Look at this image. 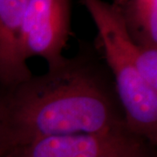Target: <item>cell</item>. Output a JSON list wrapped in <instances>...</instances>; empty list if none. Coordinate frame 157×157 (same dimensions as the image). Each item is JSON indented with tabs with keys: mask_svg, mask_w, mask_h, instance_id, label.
Returning a JSON list of instances; mask_svg holds the SVG:
<instances>
[{
	"mask_svg": "<svg viewBox=\"0 0 157 157\" xmlns=\"http://www.w3.org/2000/svg\"><path fill=\"white\" fill-rule=\"evenodd\" d=\"M5 88L0 95V157L47 136L127 128L116 93L98 65L84 56L66 58L44 74Z\"/></svg>",
	"mask_w": 157,
	"mask_h": 157,
	"instance_id": "obj_1",
	"label": "cell"
},
{
	"mask_svg": "<svg viewBox=\"0 0 157 157\" xmlns=\"http://www.w3.org/2000/svg\"><path fill=\"white\" fill-rule=\"evenodd\" d=\"M98 31L115 93L129 131L157 140V47L139 45L130 34L119 0H81Z\"/></svg>",
	"mask_w": 157,
	"mask_h": 157,
	"instance_id": "obj_2",
	"label": "cell"
},
{
	"mask_svg": "<svg viewBox=\"0 0 157 157\" xmlns=\"http://www.w3.org/2000/svg\"><path fill=\"white\" fill-rule=\"evenodd\" d=\"M71 31V0H28L18 36L24 61L39 56L54 67L65 60L62 52Z\"/></svg>",
	"mask_w": 157,
	"mask_h": 157,
	"instance_id": "obj_3",
	"label": "cell"
},
{
	"mask_svg": "<svg viewBox=\"0 0 157 157\" xmlns=\"http://www.w3.org/2000/svg\"><path fill=\"white\" fill-rule=\"evenodd\" d=\"M144 147L127 128L101 134L47 136L17 147L3 157H129Z\"/></svg>",
	"mask_w": 157,
	"mask_h": 157,
	"instance_id": "obj_4",
	"label": "cell"
},
{
	"mask_svg": "<svg viewBox=\"0 0 157 157\" xmlns=\"http://www.w3.org/2000/svg\"><path fill=\"white\" fill-rule=\"evenodd\" d=\"M28 0H0V84L8 87L30 78L18 52V36Z\"/></svg>",
	"mask_w": 157,
	"mask_h": 157,
	"instance_id": "obj_5",
	"label": "cell"
},
{
	"mask_svg": "<svg viewBox=\"0 0 157 157\" xmlns=\"http://www.w3.org/2000/svg\"><path fill=\"white\" fill-rule=\"evenodd\" d=\"M130 34L139 45L157 47V0H119Z\"/></svg>",
	"mask_w": 157,
	"mask_h": 157,
	"instance_id": "obj_6",
	"label": "cell"
},
{
	"mask_svg": "<svg viewBox=\"0 0 157 157\" xmlns=\"http://www.w3.org/2000/svg\"><path fill=\"white\" fill-rule=\"evenodd\" d=\"M129 157H147L144 147H143V148H141L140 150H139L138 152H136L135 154L132 155L131 156H129Z\"/></svg>",
	"mask_w": 157,
	"mask_h": 157,
	"instance_id": "obj_7",
	"label": "cell"
}]
</instances>
